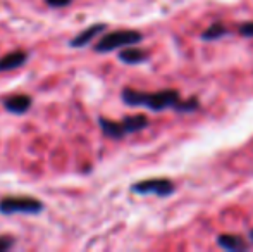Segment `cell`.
Returning <instances> with one entry per match:
<instances>
[{
  "mask_svg": "<svg viewBox=\"0 0 253 252\" xmlns=\"http://www.w3.org/2000/svg\"><path fill=\"white\" fill-rule=\"evenodd\" d=\"M123 102L127 105H133V107H147L150 111H164V109H169L177 104L181 101L179 92L177 90H160V92H140L134 90V88H124L123 94Z\"/></svg>",
  "mask_w": 253,
  "mask_h": 252,
  "instance_id": "1",
  "label": "cell"
},
{
  "mask_svg": "<svg viewBox=\"0 0 253 252\" xmlns=\"http://www.w3.org/2000/svg\"><path fill=\"white\" fill-rule=\"evenodd\" d=\"M143 40V35L140 31L134 30H116L105 33L100 37V40L95 44V52L98 54H107V52H114L117 49L129 47V45H136Z\"/></svg>",
  "mask_w": 253,
  "mask_h": 252,
  "instance_id": "2",
  "label": "cell"
},
{
  "mask_svg": "<svg viewBox=\"0 0 253 252\" xmlns=\"http://www.w3.org/2000/svg\"><path fill=\"white\" fill-rule=\"evenodd\" d=\"M43 202L28 195H7L0 199V214H38L43 211Z\"/></svg>",
  "mask_w": 253,
  "mask_h": 252,
  "instance_id": "3",
  "label": "cell"
},
{
  "mask_svg": "<svg viewBox=\"0 0 253 252\" xmlns=\"http://www.w3.org/2000/svg\"><path fill=\"white\" fill-rule=\"evenodd\" d=\"M176 187L170 180L167 178H150V180H141L131 185V192L140 195L147 194H155L159 197H169L170 194H174Z\"/></svg>",
  "mask_w": 253,
  "mask_h": 252,
  "instance_id": "4",
  "label": "cell"
},
{
  "mask_svg": "<svg viewBox=\"0 0 253 252\" xmlns=\"http://www.w3.org/2000/svg\"><path fill=\"white\" fill-rule=\"evenodd\" d=\"M103 31H107V24L105 23H97V24H91L88 26L86 30L80 31L73 40L69 42L71 47L74 49H81V47H86L93 42V38H97L98 35H102Z\"/></svg>",
  "mask_w": 253,
  "mask_h": 252,
  "instance_id": "5",
  "label": "cell"
},
{
  "mask_svg": "<svg viewBox=\"0 0 253 252\" xmlns=\"http://www.w3.org/2000/svg\"><path fill=\"white\" fill-rule=\"evenodd\" d=\"M31 105H33L31 95L17 94V95H10V97L3 99V107L9 112H12V114H24V112L30 111Z\"/></svg>",
  "mask_w": 253,
  "mask_h": 252,
  "instance_id": "6",
  "label": "cell"
},
{
  "mask_svg": "<svg viewBox=\"0 0 253 252\" xmlns=\"http://www.w3.org/2000/svg\"><path fill=\"white\" fill-rule=\"evenodd\" d=\"M26 61H28V52H24V50L9 52V54L0 57V73L17 69V67H21L23 64H26Z\"/></svg>",
  "mask_w": 253,
  "mask_h": 252,
  "instance_id": "7",
  "label": "cell"
},
{
  "mask_svg": "<svg viewBox=\"0 0 253 252\" xmlns=\"http://www.w3.org/2000/svg\"><path fill=\"white\" fill-rule=\"evenodd\" d=\"M98 125L102 128L103 135H107L109 138H114V140H121V138H124L127 135L123 126V121H114V119L100 116L98 118Z\"/></svg>",
  "mask_w": 253,
  "mask_h": 252,
  "instance_id": "8",
  "label": "cell"
},
{
  "mask_svg": "<svg viewBox=\"0 0 253 252\" xmlns=\"http://www.w3.org/2000/svg\"><path fill=\"white\" fill-rule=\"evenodd\" d=\"M119 61L124 64H141L145 61H148V52L143 50V49L138 47H124L123 50L119 52Z\"/></svg>",
  "mask_w": 253,
  "mask_h": 252,
  "instance_id": "9",
  "label": "cell"
},
{
  "mask_svg": "<svg viewBox=\"0 0 253 252\" xmlns=\"http://www.w3.org/2000/svg\"><path fill=\"white\" fill-rule=\"evenodd\" d=\"M217 244L219 247L226 251H247L248 249V244L245 242V239H241L240 235H231V233H222V235L217 237Z\"/></svg>",
  "mask_w": 253,
  "mask_h": 252,
  "instance_id": "10",
  "label": "cell"
},
{
  "mask_svg": "<svg viewBox=\"0 0 253 252\" xmlns=\"http://www.w3.org/2000/svg\"><path fill=\"white\" fill-rule=\"evenodd\" d=\"M123 126L126 133H136V131H141L148 126V118L145 114L126 116V118H123Z\"/></svg>",
  "mask_w": 253,
  "mask_h": 252,
  "instance_id": "11",
  "label": "cell"
},
{
  "mask_svg": "<svg viewBox=\"0 0 253 252\" xmlns=\"http://www.w3.org/2000/svg\"><path fill=\"white\" fill-rule=\"evenodd\" d=\"M226 33H227V30L222 23H213L202 33V40H219V38H222Z\"/></svg>",
  "mask_w": 253,
  "mask_h": 252,
  "instance_id": "12",
  "label": "cell"
},
{
  "mask_svg": "<svg viewBox=\"0 0 253 252\" xmlns=\"http://www.w3.org/2000/svg\"><path fill=\"white\" fill-rule=\"evenodd\" d=\"M200 107V102H198L197 97H191L188 101H179L176 105H174V111L176 112H193Z\"/></svg>",
  "mask_w": 253,
  "mask_h": 252,
  "instance_id": "13",
  "label": "cell"
},
{
  "mask_svg": "<svg viewBox=\"0 0 253 252\" xmlns=\"http://www.w3.org/2000/svg\"><path fill=\"white\" fill-rule=\"evenodd\" d=\"M14 244H16V239H14V237L2 235V237H0V252L9 251L10 247H14Z\"/></svg>",
  "mask_w": 253,
  "mask_h": 252,
  "instance_id": "14",
  "label": "cell"
},
{
  "mask_svg": "<svg viewBox=\"0 0 253 252\" xmlns=\"http://www.w3.org/2000/svg\"><path fill=\"white\" fill-rule=\"evenodd\" d=\"M241 37H248V38H253V21H248V23H243L240 28H238Z\"/></svg>",
  "mask_w": 253,
  "mask_h": 252,
  "instance_id": "15",
  "label": "cell"
},
{
  "mask_svg": "<svg viewBox=\"0 0 253 252\" xmlns=\"http://www.w3.org/2000/svg\"><path fill=\"white\" fill-rule=\"evenodd\" d=\"M45 2H47V5L53 7V9H60V7L71 5V2H73V0H45Z\"/></svg>",
  "mask_w": 253,
  "mask_h": 252,
  "instance_id": "16",
  "label": "cell"
},
{
  "mask_svg": "<svg viewBox=\"0 0 253 252\" xmlns=\"http://www.w3.org/2000/svg\"><path fill=\"white\" fill-rule=\"evenodd\" d=\"M250 239H252V242H253V230H250Z\"/></svg>",
  "mask_w": 253,
  "mask_h": 252,
  "instance_id": "17",
  "label": "cell"
}]
</instances>
